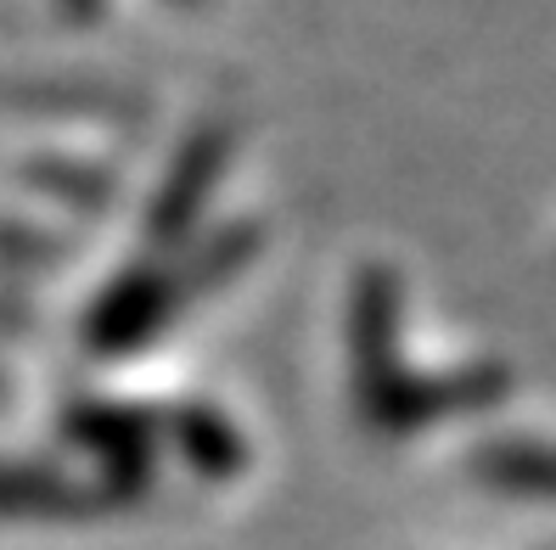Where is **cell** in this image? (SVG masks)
I'll return each instance as SVG.
<instances>
[{"instance_id":"cell-1","label":"cell","mask_w":556,"mask_h":550,"mask_svg":"<svg viewBox=\"0 0 556 550\" xmlns=\"http://www.w3.org/2000/svg\"><path fill=\"white\" fill-rule=\"evenodd\" d=\"M529 466H534V472L551 483V489H556V456H551V461H529Z\"/></svg>"}]
</instances>
